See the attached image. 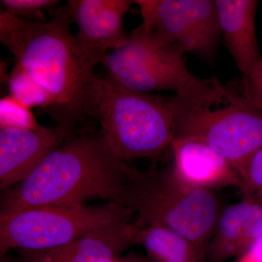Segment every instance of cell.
I'll return each mask as SVG.
<instances>
[{
    "mask_svg": "<svg viewBox=\"0 0 262 262\" xmlns=\"http://www.w3.org/2000/svg\"><path fill=\"white\" fill-rule=\"evenodd\" d=\"M44 23L19 20L0 13V43L51 97L47 113L69 134L94 128L95 104L101 63L88 53L71 30L67 5L49 13Z\"/></svg>",
    "mask_w": 262,
    "mask_h": 262,
    "instance_id": "1",
    "label": "cell"
},
{
    "mask_svg": "<svg viewBox=\"0 0 262 262\" xmlns=\"http://www.w3.org/2000/svg\"><path fill=\"white\" fill-rule=\"evenodd\" d=\"M100 130L70 136L24 181L2 191L0 215L37 207L115 203L130 168Z\"/></svg>",
    "mask_w": 262,
    "mask_h": 262,
    "instance_id": "2",
    "label": "cell"
},
{
    "mask_svg": "<svg viewBox=\"0 0 262 262\" xmlns=\"http://www.w3.org/2000/svg\"><path fill=\"white\" fill-rule=\"evenodd\" d=\"M115 203L134 212L139 228L163 226L205 253L225 208L214 190L187 184L172 167L150 170L130 167Z\"/></svg>",
    "mask_w": 262,
    "mask_h": 262,
    "instance_id": "3",
    "label": "cell"
},
{
    "mask_svg": "<svg viewBox=\"0 0 262 262\" xmlns=\"http://www.w3.org/2000/svg\"><path fill=\"white\" fill-rule=\"evenodd\" d=\"M174 138L211 148L233 165L262 146V111L248 102L237 84L219 82L208 94L170 97Z\"/></svg>",
    "mask_w": 262,
    "mask_h": 262,
    "instance_id": "4",
    "label": "cell"
},
{
    "mask_svg": "<svg viewBox=\"0 0 262 262\" xmlns=\"http://www.w3.org/2000/svg\"><path fill=\"white\" fill-rule=\"evenodd\" d=\"M95 121L123 161L157 159L175 134L170 97L136 92L101 77Z\"/></svg>",
    "mask_w": 262,
    "mask_h": 262,
    "instance_id": "5",
    "label": "cell"
},
{
    "mask_svg": "<svg viewBox=\"0 0 262 262\" xmlns=\"http://www.w3.org/2000/svg\"><path fill=\"white\" fill-rule=\"evenodd\" d=\"M134 211L108 202L37 207L0 215V256L10 250L50 249L99 229L135 222Z\"/></svg>",
    "mask_w": 262,
    "mask_h": 262,
    "instance_id": "6",
    "label": "cell"
},
{
    "mask_svg": "<svg viewBox=\"0 0 262 262\" xmlns=\"http://www.w3.org/2000/svg\"><path fill=\"white\" fill-rule=\"evenodd\" d=\"M184 54L179 48L156 42L134 29L126 44L110 52L103 63L112 80L131 91H171L187 99L201 97L219 80L198 78L191 73Z\"/></svg>",
    "mask_w": 262,
    "mask_h": 262,
    "instance_id": "7",
    "label": "cell"
},
{
    "mask_svg": "<svg viewBox=\"0 0 262 262\" xmlns=\"http://www.w3.org/2000/svg\"><path fill=\"white\" fill-rule=\"evenodd\" d=\"M146 37L213 62L221 37L215 0H135Z\"/></svg>",
    "mask_w": 262,
    "mask_h": 262,
    "instance_id": "8",
    "label": "cell"
},
{
    "mask_svg": "<svg viewBox=\"0 0 262 262\" xmlns=\"http://www.w3.org/2000/svg\"><path fill=\"white\" fill-rule=\"evenodd\" d=\"M134 4L132 0H69L66 5L78 29L77 40L103 63L110 50L121 48L128 41L123 19Z\"/></svg>",
    "mask_w": 262,
    "mask_h": 262,
    "instance_id": "9",
    "label": "cell"
},
{
    "mask_svg": "<svg viewBox=\"0 0 262 262\" xmlns=\"http://www.w3.org/2000/svg\"><path fill=\"white\" fill-rule=\"evenodd\" d=\"M72 134L58 126L34 130L0 129V189L27 178L51 151Z\"/></svg>",
    "mask_w": 262,
    "mask_h": 262,
    "instance_id": "10",
    "label": "cell"
},
{
    "mask_svg": "<svg viewBox=\"0 0 262 262\" xmlns=\"http://www.w3.org/2000/svg\"><path fill=\"white\" fill-rule=\"evenodd\" d=\"M135 222L95 231L69 244L39 251L19 250L18 262H114L135 246Z\"/></svg>",
    "mask_w": 262,
    "mask_h": 262,
    "instance_id": "11",
    "label": "cell"
},
{
    "mask_svg": "<svg viewBox=\"0 0 262 262\" xmlns=\"http://www.w3.org/2000/svg\"><path fill=\"white\" fill-rule=\"evenodd\" d=\"M262 236V203L243 198L226 206L207 246L206 262L241 257Z\"/></svg>",
    "mask_w": 262,
    "mask_h": 262,
    "instance_id": "12",
    "label": "cell"
},
{
    "mask_svg": "<svg viewBox=\"0 0 262 262\" xmlns=\"http://www.w3.org/2000/svg\"><path fill=\"white\" fill-rule=\"evenodd\" d=\"M170 146L174 160L172 168L187 184L211 190L241 187V178L233 164L208 146L179 138H174Z\"/></svg>",
    "mask_w": 262,
    "mask_h": 262,
    "instance_id": "13",
    "label": "cell"
},
{
    "mask_svg": "<svg viewBox=\"0 0 262 262\" xmlns=\"http://www.w3.org/2000/svg\"><path fill=\"white\" fill-rule=\"evenodd\" d=\"M221 36L243 75H249L262 56L256 37V0H215Z\"/></svg>",
    "mask_w": 262,
    "mask_h": 262,
    "instance_id": "14",
    "label": "cell"
},
{
    "mask_svg": "<svg viewBox=\"0 0 262 262\" xmlns=\"http://www.w3.org/2000/svg\"><path fill=\"white\" fill-rule=\"evenodd\" d=\"M135 244L142 246L152 262H206V253L180 234L163 226L141 227Z\"/></svg>",
    "mask_w": 262,
    "mask_h": 262,
    "instance_id": "15",
    "label": "cell"
},
{
    "mask_svg": "<svg viewBox=\"0 0 262 262\" xmlns=\"http://www.w3.org/2000/svg\"><path fill=\"white\" fill-rule=\"evenodd\" d=\"M8 85L9 95L31 110L39 107L46 113L51 106L47 91L16 63L8 77Z\"/></svg>",
    "mask_w": 262,
    "mask_h": 262,
    "instance_id": "16",
    "label": "cell"
},
{
    "mask_svg": "<svg viewBox=\"0 0 262 262\" xmlns=\"http://www.w3.org/2000/svg\"><path fill=\"white\" fill-rule=\"evenodd\" d=\"M234 166L241 178L243 198L262 203V146Z\"/></svg>",
    "mask_w": 262,
    "mask_h": 262,
    "instance_id": "17",
    "label": "cell"
},
{
    "mask_svg": "<svg viewBox=\"0 0 262 262\" xmlns=\"http://www.w3.org/2000/svg\"><path fill=\"white\" fill-rule=\"evenodd\" d=\"M3 11L25 21L44 23L48 17L44 11L49 13L58 8L60 1L57 0H1Z\"/></svg>",
    "mask_w": 262,
    "mask_h": 262,
    "instance_id": "18",
    "label": "cell"
},
{
    "mask_svg": "<svg viewBox=\"0 0 262 262\" xmlns=\"http://www.w3.org/2000/svg\"><path fill=\"white\" fill-rule=\"evenodd\" d=\"M41 126L32 110L24 106L13 96H8L0 100V129H34Z\"/></svg>",
    "mask_w": 262,
    "mask_h": 262,
    "instance_id": "19",
    "label": "cell"
},
{
    "mask_svg": "<svg viewBox=\"0 0 262 262\" xmlns=\"http://www.w3.org/2000/svg\"><path fill=\"white\" fill-rule=\"evenodd\" d=\"M237 85L248 102L262 111V59L249 75H243Z\"/></svg>",
    "mask_w": 262,
    "mask_h": 262,
    "instance_id": "20",
    "label": "cell"
},
{
    "mask_svg": "<svg viewBox=\"0 0 262 262\" xmlns=\"http://www.w3.org/2000/svg\"><path fill=\"white\" fill-rule=\"evenodd\" d=\"M121 260L122 262H152L140 256H129V257L122 258Z\"/></svg>",
    "mask_w": 262,
    "mask_h": 262,
    "instance_id": "21",
    "label": "cell"
},
{
    "mask_svg": "<svg viewBox=\"0 0 262 262\" xmlns=\"http://www.w3.org/2000/svg\"><path fill=\"white\" fill-rule=\"evenodd\" d=\"M0 262H18L15 261L13 258L9 257V256L4 255V256H0Z\"/></svg>",
    "mask_w": 262,
    "mask_h": 262,
    "instance_id": "22",
    "label": "cell"
},
{
    "mask_svg": "<svg viewBox=\"0 0 262 262\" xmlns=\"http://www.w3.org/2000/svg\"><path fill=\"white\" fill-rule=\"evenodd\" d=\"M251 247H255L262 251V236L259 239L256 241V243H255Z\"/></svg>",
    "mask_w": 262,
    "mask_h": 262,
    "instance_id": "23",
    "label": "cell"
},
{
    "mask_svg": "<svg viewBox=\"0 0 262 262\" xmlns=\"http://www.w3.org/2000/svg\"><path fill=\"white\" fill-rule=\"evenodd\" d=\"M114 262H122V260L120 259V258H119V259L116 260V261H115Z\"/></svg>",
    "mask_w": 262,
    "mask_h": 262,
    "instance_id": "24",
    "label": "cell"
}]
</instances>
